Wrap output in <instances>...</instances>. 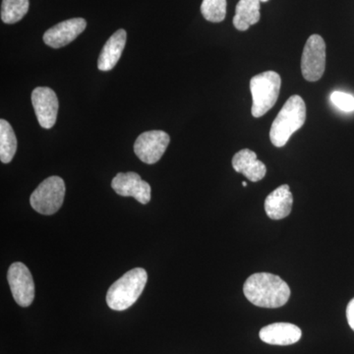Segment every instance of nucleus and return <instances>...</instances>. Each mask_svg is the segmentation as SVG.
<instances>
[{"label": "nucleus", "instance_id": "1a4fd4ad", "mask_svg": "<svg viewBox=\"0 0 354 354\" xmlns=\"http://www.w3.org/2000/svg\"><path fill=\"white\" fill-rule=\"evenodd\" d=\"M31 99L39 125L44 129L55 127L59 108L55 91L48 87L36 88L32 91Z\"/></svg>", "mask_w": 354, "mask_h": 354}, {"label": "nucleus", "instance_id": "a211bd4d", "mask_svg": "<svg viewBox=\"0 0 354 354\" xmlns=\"http://www.w3.org/2000/svg\"><path fill=\"white\" fill-rule=\"evenodd\" d=\"M29 0H2L1 20L6 24H15L29 11Z\"/></svg>", "mask_w": 354, "mask_h": 354}, {"label": "nucleus", "instance_id": "f03ea898", "mask_svg": "<svg viewBox=\"0 0 354 354\" xmlns=\"http://www.w3.org/2000/svg\"><path fill=\"white\" fill-rule=\"evenodd\" d=\"M306 104L300 95H291L281 109L270 130V139L277 148L286 146L293 133L304 127Z\"/></svg>", "mask_w": 354, "mask_h": 354}, {"label": "nucleus", "instance_id": "7ed1b4c3", "mask_svg": "<svg viewBox=\"0 0 354 354\" xmlns=\"http://www.w3.org/2000/svg\"><path fill=\"white\" fill-rule=\"evenodd\" d=\"M148 274L142 268H135L114 281L109 288L106 304L109 308L123 311L138 300L145 288Z\"/></svg>", "mask_w": 354, "mask_h": 354}, {"label": "nucleus", "instance_id": "0eeeda50", "mask_svg": "<svg viewBox=\"0 0 354 354\" xmlns=\"http://www.w3.org/2000/svg\"><path fill=\"white\" fill-rule=\"evenodd\" d=\"M7 281L15 301L21 307H29L35 298V283L27 266L16 262L7 272Z\"/></svg>", "mask_w": 354, "mask_h": 354}, {"label": "nucleus", "instance_id": "ddd939ff", "mask_svg": "<svg viewBox=\"0 0 354 354\" xmlns=\"http://www.w3.org/2000/svg\"><path fill=\"white\" fill-rule=\"evenodd\" d=\"M232 167L235 171L243 174L252 183L262 180L267 174L264 162L258 160L256 153L249 149H243L235 153L232 158Z\"/></svg>", "mask_w": 354, "mask_h": 354}, {"label": "nucleus", "instance_id": "f3484780", "mask_svg": "<svg viewBox=\"0 0 354 354\" xmlns=\"http://www.w3.org/2000/svg\"><path fill=\"white\" fill-rule=\"evenodd\" d=\"M17 151V138L10 123L6 120H0V160L3 164H9Z\"/></svg>", "mask_w": 354, "mask_h": 354}, {"label": "nucleus", "instance_id": "2eb2a0df", "mask_svg": "<svg viewBox=\"0 0 354 354\" xmlns=\"http://www.w3.org/2000/svg\"><path fill=\"white\" fill-rule=\"evenodd\" d=\"M127 34L123 29L114 32L104 44L97 59V68L101 71H109L114 68L120 59L125 44H127Z\"/></svg>", "mask_w": 354, "mask_h": 354}, {"label": "nucleus", "instance_id": "9d476101", "mask_svg": "<svg viewBox=\"0 0 354 354\" xmlns=\"http://www.w3.org/2000/svg\"><path fill=\"white\" fill-rule=\"evenodd\" d=\"M113 189L122 197H133L141 204L146 205L151 200L150 184L144 181L136 172H120L111 183Z\"/></svg>", "mask_w": 354, "mask_h": 354}, {"label": "nucleus", "instance_id": "4be33fe9", "mask_svg": "<svg viewBox=\"0 0 354 354\" xmlns=\"http://www.w3.org/2000/svg\"><path fill=\"white\" fill-rule=\"evenodd\" d=\"M242 185H243L244 187H245V186H247V183H245V181H243V183H242Z\"/></svg>", "mask_w": 354, "mask_h": 354}, {"label": "nucleus", "instance_id": "f257e3e1", "mask_svg": "<svg viewBox=\"0 0 354 354\" xmlns=\"http://www.w3.org/2000/svg\"><path fill=\"white\" fill-rule=\"evenodd\" d=\"M243 292L251 304L263 308H279L290 297L288 283L269 272H258L249 277L244 283Z\"/></svg>", "mask_w": 354, "mask_h": 354}, {"label": "nucleus", "instance_id": "39448f33", "mask_svg": "<svg viewBox=\"0 0 354 354\" xmlns=\"http://www.w3.org/2000/svg\"><path fill=\"white\" fill-rule=\"evenodd\" d=\"M65 191L62 177L50 176L44 179L30 197L32 208L41 215H53L64 204Z\"/></svg>", "mask_w": 354, "mask_h": 354}, {"label": "nucleus", "instance_id": "423d86ee", "mask_svg": "<svg viewBox=\"0 0 354 354\" xmlns=\"http://www.w3.org/2000/svg\"><path fill=\"white\" fill-rule=\"evenodd\" d=\"M326 69V44L322 37L312 35L305 44L301 58V72L305 80H320Z\"/></svg>", "mask_w": 354, "mask_h": 354}, {"label": "nucleus", "instance_id": "4468645a", "mask_svg": "<svg viewBox=\"0 0 354 354\" xmlns=\"http://www.w3.org/2000/svg\"><path fill=\"white\" fill-rule=\"evenodd\" d=\"M293 196L288 184L279 186L268 195L265 200V211L272 220H281L290 216Z\"/></svg>", "mask_w": 354, "mask_h": 354}, {"label": "nucleus", "instance_id": "412c9836", "mask_svg": "<svg viewBox=\"0 0 354 354\" xmlns=\"http://www.w3.org/2000/svg\"><path fill=\"white\" fill-rule=\"evenodd\" d=\"M346 318H348V325L354 330V298L349 301L346 308Z\"/></svg>", "mask_w": 354, "mask_h": 354}, {"label": "nucleus", "instance_id": "6ab92c4d", "mask_svg": "<svg viewBox=\"0 0 354 354\" xmlns=\"http://www.w3.org/2000/svg\"><path fill=\"white\" fill-rule=\"evenodd\" d=\"M201 13L209 22H223L227 16V0H203Z\"/></svg>", "mask_w": 354, "mask_h": 354}, {"label": "nucleus", "instance_id": "9b49d317", "mask_svg": "<svg viewBox=\"0 0 354 354\" xmlns=\"http://www.w3.org/2000/svg\"><path fill=\"white\" fill-rule=\"evenodd\" d=\"M87 22L83 18H73L58 23L44 32V41L53 48H64L85 31Z\"/></svg>", "mask_w": 354, "mask_h": 354}, {"label": "nucleus", "instance_id": "6e6552de", "mask_svg": "<svg viewBox=\"0 0 354 354\" xmlns=\"http://www.w3.org/2000/svg\"><path fill=\"white\" fill-rule=\"evenodd\" d=\"M171 137L160 130L142 133L134 144L137 157L147 165H153L160 160L169 145Z\"/></svg>", "mask_w": 354, "mask_h": 354}, {"label": "nucleus", "instance_id": "20e7f679", "mask_svg": "<svg viewBox=\"0 0 354 354\" xmlns=\"http://www.w3.org/2000/svg\"><path fill=\"white\" fill-rule=\"evenodd\" d=\"M281 78L274 71H266L254 76L250 81L254 118H259L276 104L281 92Z\"/></svg>", "mask_w": 354, "mask_h": 354}, {"label": "nucleus", "instance_id": "5701e85b", "mask_svg": "<svg viewBox=\"0 0 354 354\" xmlns=\"http://www.w3.org/2000/svg\"><path fill=\"white\" fill-rule=\"evenodd\" d=\"M269 1V0H261V2H267Z\"/></svg>", "mask_w": 354, "mask_h": 354}, {"label": "nucleus", "instance_id": "f8f14e48", "mask_svg": "<svg viewBox=\"0 0 354 354\" xmlns=\"http://www.w3.org/2000/svg\"><path fill=\"white\" fill-rule=\"evenodd\" d=\"M302 332L290 323H274L260 330L261 341L272 346H290L301 339Z\"/></svg>", "mask_w": 354, "mask_h": 354}, {"label": "nucleus", "instance_id": "dca6fc26", "mask_svg": "<svg viewBox=\"0 0 354 354\" xmlns=\"http://www.w3.org/2000/svg\"><path fill=\"white\" fill-rule=\"evenodd\" d=\"M261 0H239L235 8L234 26L239 31H247L260 21Z\"/></svg>", "mask_w": 354, "mask_h": 354}, {"label": "nucleus", "instance_id": "aec40b11", "mask_svg": "<svg viewBox=\"0 0 354 354\" xmlns=\"http://www.w3.org/2000/svg\"><path fill=\"white\" fill-rule=\"evenodd\" d=\"M330 101L335 106L346 113H351L354 111V97L348 93L339 92L335 91L330 95Z\"/></svg>", "mask_w": 354, "mask_h": 354}]
</instances>
